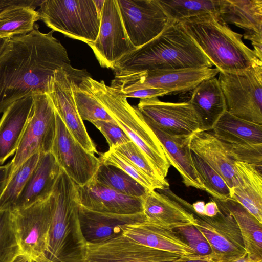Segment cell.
Segmentation results:
<instances>
[{"instance_id": "cell-1", "label": "cell", "mask_w": 262, "mask_h": 262, "mask_svg": "<svg viewBox=\"0 0 262 262\" xmlns=\"http://www.w3.org/2000/svg\"><path fill=\"white\" fill-rule=\"evenodd\" d=\"M37 24L25 34L13 36L0 54V113L14 102L46 93L55 72L71 65L68 52Z\"/></svg>"}, {"instance_id": "cell-2", "label": "cell", "mask_w": 262, "mask_h": 262, "mask_svg": "<svg viewBox=\"0 0 262 262\" xmlns=\"http://www.w3.org/2000/svg\"><path fill=\"white\" fill-rule=\"evenodd\" d=\"M212 68V64L180 22L168 20L155 38L121 58L114 75L154 70Z\"/></svg>"}, {"instance_id": "cell-3", "label": "cell", "mask_w": 262, "mask_h": 262, "mask_svg": "<svg viewBox=\"0 0 262 262\" xmlns=\"http://www.w3.org/2000/svg\"><path fill=\"white\" fill-rule=\"evenodd\" d=\"M202 51L220 72L238 73L262 65L253 51L243 41V35L221 23L212 14L180 21Z\"/></svg>"}, {"instance_id": "cell-4", "label": "cell", "mask_w": 262, "mask_h": 262, "mask_svg": "<svg viewBox=\"0 0 262 262\" xmlns=\"http://www.w3.org/2000/svg\"><path fill=\"white\" fill-rule=\"evenodd\" d=\"M50 198L52 216L46 257L53 262H81L86 242L79 219L77 185L62 169Z\"/></svg>"}, {"instance_id": "cell-5", "label": "cell", "mask_w": 262, "mask_h": 262, "mask_svg": "<svg viewBox=\"0 0 262 262\" xmlns=\"http://www.w3.org/2000/svg\"><path fill=\"white\" fill-rule=\"evenodd\" d=\"M87 79L107 113L143 151L161 176L165 179L171 166L167 155L137 107L130 105L126 97L107 85L103 80L97 81L90 76Z\"/></svg>"}, {"instance_id": "cell-6", "label": "cell", "mask_w": 262, "mask_h": 262, "mask_svg": "<svg viewBox=\"0 0 262 262\" xmlns=\"http://www.w3.org/2000/svg\"><path fill=\"white\" fill-rule=\"evenodd\" d=\"M39 6L40 19L52 30L88 45L96 39L100 19L93 0H42Z\"/></svg>"}, {"instance_id": "cell-7", "label": "cell", "mask_w": 262, "mask_h": 262, "mask_svg": "<svg viewBox=\"0 0 262 262\" xmlns=\"http://www.w3.org/2000/svg\"><path fill=\"white\" fill-rule=\"evenodd\" d=\"M226 111L243 120L262 125V65L238 73H219Z\"/></svg>"}, {"instance_id": "cell-8", "label": "cell", "mask_w": 262, "mask_h": 262, "mask_svg": "<svg viewBox=\"0 0 262 262\" xmlns=\"http://www.w3.org/2000/svg\"><path fill=\"white\" fill-rule=\"evenodd\" d=\"M33 98L29 121L11 161L12 173L33 155L51 152L56 128L55 109L47 93L35 94Z\"/></svg>"}, {"instance_id": "cell-9", "label": "cell", "mask_w": 262, "mask_h": 262, "mask_svg": "<svg viewBox=\"0 0 262 262\" xmlns=\"http://www.w3.org/2000/svg\"><path fill=\"white\" fill-rule=\"evenodd\" d=\"M219 208L218 213L210 217L195 213V226L205 236L211 249L208 258L212 262H231L247 254L238 226L232 214L212 199Z\"/></svg>"}, {"instance_id": "cell-10", "label": "cell", "mask_w": 262, "mask_h": 262, "mask_svg": "<svg viewBox=\"0 0 262 262\" xmlns=\"http://www.w3.org/2000/svg\"><path fill=\"white\" fill-rule=\"evenodd\" d=\"M71 65L56 70L52 77L47 94L56 112L73 137L88 151L98 153L77 110L73 93L74 81L88 74Z\"/></svg>"}, {"instance_id": "cell-11", "label": "cell", "mask_w": 262, "mask_h": 262, "mask_svg": "<svg viewBox=\"0 0 262 262\" xmlns=\"http://www.w3.org/2000/svg\"><path fill=\"white\" fill-rule=\"evenodd\" d=\"M11 216L22 253L33 259L46 256L52 216L50 196L11 211Z\"/></svg>"}, {"instance_id": "cell-12", "label": "cell", "mask_w": 262, "mask_h": 262, "mask_svg": "<svg viewBox=\"0 0 262 262\" xmlns=\"http://www.w3.org/2000/svg\"><path fill=\"white\" fill-rule=\"evenodd\" d=\"M88 46L100 65L113 70L121 58L137 49L127 35L117 0H105L98 36Z\"/></svg>"}, {"instance_id": "cell-13", "label": "cell", "mask_w": 262, "mask_h": 262, "mask_svg": "<svg viewBox=\"0 0 262 262\" xmlns=\"http://www.w3.org/2000/svg\"><path fill=\"white\" fill-rule=\"evenodd\" d=\"M56 121L51 153L60 168L76 185H84L92 180L100 164V160L73 137L56 111Z\"/></svg>"}, {"instance_id": "cell-14", "label": "cell", "mask_w": 262, "mask_h": 262, "mask_svg": "<svg viewBox=\"0 0 262 262\" xmlns=\"http://www.w3.org/2000/svg\"><path fill=\"white\" fill-rule=\"evenodd\" d=\"M181 256L140 244L122 234L100 243L86 242L81 262H173Z\"/></svg>"}, {"instance_id": "cell-15", "label": "cell", "mask_w": 262, "mask_h": 262, "mask_svg": "<svg viewBox=\"0 0 262 262\" xmlns=\"http://www.w3.org/2000/svg\"><path fill=\"white\" fill-rule=\"evenodd\" d=\"M117 1L127 35L136 49L157 37L168 23L158 0Z\"/></svg>"}, {"instance_id": "cell-16", "label": "cell", "mask_w": 262, "mask_h": 262, "mask_svg": "<svg viewBox=\"0 0 262 262\" xmlns=\"http://www.w3.org/2000/svg\"><path fill=\"white\" fill-rule=\"evenodd\" d=\"M137 108L143 117L165 134L187 137L199 131V123L189 102H169L158 97L141 99Z\"/></svg>"}, {"instance_id": "cell-17", "label": "cell", "mask_w": 262, "mask_h": 262, "mask_svg": "<svg viewBox=\"0 0 262 262\" xmlns=\"http://www.w3.org/2000/svg\"><path fill=\"white\" fill-rule=\"evenodd\" d=\"M80 206L95 212L122 215L143 213L142 198L128 196L92 180L77 185Z\"/></svg>"}, {"instance_id": "cell-18", "label": "cell", "mask_w": 262, "mask_h": 262, "mask_svg": "<svg viewBox=\"0 0 262 262\" xmlns=\"http://www.w3.org/2000/svg\"><path fill=\"white\" fill-rule=\"evenodd\" d=\"M216 18L243 29L244 39L251 41L262 61V0H221Z\"/></svg>"}, {"instance_id": "cell-19", "label": "cell", "mask_w": 262, "mask_h": 262, "mask_svg": "<svg viewBox=\"0 0 262 262\" xmlns=\"http://www.w3.org/2000/svg\"><path fill=\"white\" fill-rule=\"evenodd\" d=\"M142 200L145 221L149 223L173 230L196 224L192 205L185 200L182 206L156 190L147 192Z\"/></svg>"}, {"instance_id": "cell-20", "label": "cell", "mask_w": 262, "mask_h": 262, "mask_svg": "<svg viewBox=\"0 0 262 262\" xmlns=\"http://www.w3.org/2000/svg\"><path fill=\"white\" fill-rule=\"evenodd\" d=\"M122 234L146 246L182 256L196 255L173 230L168 229L146 221L122 226Z\"/></svg>"}, {"instance_id": "cell-21", "label": "cell", "mask_w": 262, "mask_h": 262, "mask_svg": "<svg viewBox=\"0 0 262 262\" xmlns=\"http://www.w3.org/2000/svg\"><path fill=\"white\" fill-rule=\"evenodd\" d=\"M79 219L86 242H102L122 234V226L145 220L144 213L122 215L88 210L79 205Z\"/></svg>"}, {"instance_id": "cell-22", "label": "cell", "mask_w": 262, "mask_h": 262, "mask_svg": "<svg viewBox=\"0 0 262 262\" xmlns=\"http://www.w3.org/2000/svg\"><path fill=\"white\" fill-rule=\"evenodd\" d=\"M33 104V96H28L14 102L3 112L0 120V165L16 152Z\"/></svg>"}, {"instance_id": "cell-23", "label": "cell", "mask_w": 262, "mask_h": 262, "mask_svg": "<svg viewBox=\"0 0 262 262\" xmlns=\"http://www.w3.org/2000/svg\"><path fill=\"white\" fill-rule=\"evenodd\" d=\"M61 169L51 152L40 154L38 162L16 201L15 210L48 198Z\"/></svg>"}, {"instance_id": "cell-24", "label": "cell", "mask_w": 262, "mask_h": 262, "mask_svg": "<svg viewBox=\"0 0 262 262\" xmlns=\"http://www.w3.org/2000/svg\"><path fill=\"white\" fill-rule=\"evenodd\" d=\"M235 183L230 198L262 223V167L234 161Z\"/></svg>"}, {"instance_id": "cell-25", "label": "cell", "mask_w": 262, "mask_h": 262, "mask_svg": "<svg viewBox=\"0 0 262 262\" xmlns=\"http://www.w3.org/2000/svg\"><path fill=\"white\" fill-rule=\"evenodd\" d=\"M199 123V131H210L226 111L224 96L217 78L205 80L193 90L188 101Z\"/></svg>"}, {"instance_id": "cell-26", "label": "cell", "mask_w": 262, "mask_h": 262, "mask_svg": "<svg viewBox=\"0 0 262 262\" xmlns=\"http://www.w3.org/2000/svg\"><path fill=\"white\" fill-rule=\"evenodd\" d=\"M143 118L160 140L170 165L178 170L185 186L204 190V185L198 177L193 164L191 151L189 145L190 136H170L150 121L144 117Z\"/></svg>"}, {"instance_id": "cell-27", "label": "cell", "mask_w": 262, "mask_h": 262, "mask_svg": "<svg viewBox=\"0 0 262 262\" xmlns=\"http://www.w3.org/2000/svg\"><path fill=\"white\" fill-rule=\"evenodd\" d=\"M189 145L192 151L222 177L231 191L236 180L234 161L221 142L210 131H198L190 137Z\"/></svg>"}, {"instance_id": "cell-28", "label": "cell", "mask_w": 262, "mask_h": 262, "mask_svg": "<svg viewBox=\"0 0 262 262\" xmlns=\"http://www.w3.org/2000/svg\"><path fill=\"white\" fill-rule=\"evenodd\" d=\"M213 199L223 205L235 219L249 258L254 262H262V223L233 199Z\"/></svg>"}, {"instance_id": "cell-29", "label": "cell", "mask_w": 262, "mask_h": 262, "mask_svg": "<svg viewBox=\"0 0 262 262\" xmlns=\"http://www.w3.org/2000/svg\"><path fill=\"white\" fill-rule=\"evenodd\" d=\"M212 130L213 135L221 141L262 144V125L243 120L226 111Z\"/></svg>"}, {"instance_id": "cell-30", "label": "cell", "mask_w": 262, "mask_h": 262, "mask_svg": "<svg viewBox=\"0 0 262 262\" xmlns=\"http://www.w3.org/2000/svg\"><path fill=\"white\" fill-rule=\"evenodd\" d=\"M89 73L78 77L73 82V93L78 113L83 121H115L92 91L87 77Z\"/></svg>"}, {"instance_id": "cell-31", "label": "cell", "mask_w": 262, "mask_h": 262, "mask_svg": "<svg viewBox=\"0 0 262 262\" xmlns=\"http://www.w3.org/2000/svg\"><path fill=\"white\" fill-rule=\"evenodd\" d=\"M35 7L16 5L0 13V37L11 38L32 31L36 21L40 19Z\"/></svg>"}, {"instance_id": "cell-32", "label": "cell", "mask_w": 262, "mask_h": 262, "mask_svg": "<svg viewBox=\"0 0 262 262\" xmlns=\"http://www.w3.org/2000/svg\"><path fill=\"white\" fill-rule=\"evenodd\" d=\"M168 20L180 22L191 17L212 14L217 17L221 0H158Z\"/></svg>"}, {"instance_id": "cell-33", "label": "cell", "mask_w": 262, "mask_h": 262, "mask_svg": "<svg viewBox=\"0 0 262 262\" xmlns=\"http://www.w3.org/2000/svg\"><path fill=\"white\" fill-rule=\"evenodd\" d=\"M92 180L128 196L142 198L149 191L119 168L101 162Z\"/></svg>"}, {"instance_id": "cell-34", "label": "cell", "mask_w": 262, "mask_h": 262, "mask_svg": "<svg viewBox=\"0 0 262 262\" xmlns=\"http://www.w3.org/2000/svg\"><path fill=\"white\" fill-rule=\"evenodd\" d=\"M40 154L27 159L13 172L0 196V211L15 210L16 201L32 172L35 167Z\"/></svg>"}, {"instance_id": "cell-35", "label": "cell", "mask_w": 262, "mask_h": 262, "mask_svg": "<svg viewBox=\"0 0 262 262\" xmlns=\"http://www.w3.org/2000/svg\"><path fill=\"white\" fill-rule=\"evenodd\" d=\"M196 172L204 190L218 200L230 198L231 191L222 177L196 154L191 152Z\"/></svg>"}, {"instance_id": "cell-36", "label": "cell", "mask_w": 262, "mask_h": 262, "mask_svg": "<svg viewBox=\"0 0 262 262\" xmlns=\"http://www.w3.org/2000/svg\"><path fill=\"white\" fill-rule=\"evenodd\" d=\"M111 149L125 156L145 173L152 182L156 190L169 187L166 179L161 176L143 151L132 141Z\"/></svg>"}, {"instance_id": "cell-37", "label": "cell", "mask_w": 262, "mask_h": 262, "mask_svg": "<svg viewBox=\"0 0 262 262\" xmlns=\"http://www.w3.org/2000/svg\"><path fill=\"white\" fill-rule=\"evenodd\" d=\"M14 229L11 212L0 211V262H11L21 254Z\"/></svg>"}, {"instance_id": "cell-38", "label": "cell", "mask_w": 262, "mask_h": 262, "mask_svg": "<svg viewBox=\"0 0 262 262\" xmlns=\"http://www.w3.org/2000/svg\"><path fill=\"white\" fill-rule=\"evenodd\" d=\"M100 161L103 163L117 167L131 176L148 191L156 190L151 180L125 156L110 149L100 155Z\"/></svg>"}, {"instance_id": "cell-39", "label": "cell", "mask_w": 262, "mask_h": 262, "mask_svg": "<svg viewBox=\"0 0 262 262\" xmlns=\"http://www.w3.org/2000/svg\"><path fill=\"white\" fill-rule=\"evenodd\" d=\"M221 142L228 156L233 161L262 167V144Z\"/></svg>"}, {"instance_id": "cell-40", "label": "cell", "mask_w": 262, "mask_h": 262, "mask_svg": "<svg viewBox=\"0 0 262 262\" xmlns=\"http://www.w3.org/2000/svg\"><path fill=\"white\" fill-rule=\"evenodd\" d=\"M184 238L185 241L199 256H207L211 254V249L208 241L197 228L192 225H186L175 229Z\"/></svg>"}, {"instance_id": "cell-41", "label": "cell", "mask_w": 262, "mask_h": 262, "mask_svg": "<svg viewBox=\"0 0 262 262\" xmlns=\"http://www.w3.org/2000/svg\"><path fill=\"white\" fill-rule=\"evenodd\" d=\"M106 139L110 149L125 144L130 139L116 121L96 120L91 122Z\"/></svg>"}, {"instance_id": "cell-42", "label": "cell", "mask_w": 262, "mask_h": 262, "mask_svg": "<svg viewBox=\"0 0 262 262\" xmlns=\"http://www.w3.org/2000/svg\"><path fill=\"white\" fill-rule=\"evenodd\" d=\"M118 93L126 98L129 97L140 98V99L158 97V96H163L167 95V93L162 90L152 88L138 89L134 91Z\"/></svg>"}, {"instance_id": "cell-43", "label": "cell", "mask_w": 262, "mask_h": 262, "mask_svg": "<svg viewBox=\"0 0 262 262\" xmlns=\"http://www.w3.org/2000/svg\"><path fill=\"white\" fill-rule=\"evenodd\" d=\"M41 1L34 0H0V13L12 6L16 5H28L34 7L40 6Z\"/></svg>"}, {"instance_id": "cell-44", "label": "cell", "mask_w": 262, "mask_h": 262, "mask_svg": "<svg viewBox=\"0 0 262 262\" xmlns=\"http://www.w3.org/2000/svg\"><path fill=\"white\" fill-rule=\"evenodd\" d=\"M12 172V163H10L4 166H0V196L6 186Z\"/></svg>"}, {"instance_id": "cell-45", "label": "cell", "mask_w": 262, "mask_h": 262, "mask_svg": "<svg viewBox=\"0 0 262 262\" xmlns=\"http://www.w3.org/2000/svg\"><path fill=\"white\" fill-rule=\"evenodd\" d=\"M219 211V208L216 202L213 199L205 204L204 215L212 217L215 216Z\"/></svg>"}, {"instance_id": "cell-46", "label": "cell", "mask_w": 262, "mask_h": 262, "mask_svg": "<svg viewBox=\"0 0 262 262\" xmlns=\"http://www.w3.org/2000/svg\"><path fill=\"white\" fill-rule=\"evenodd\" d=\"M173 262H212L204 259L202 256L196 255L188 256H181L179 259Z\"/></svg>"}, {"instance_id": "cell-47", "label": "cell", "mask_w": 262, "mask_h": 262, "mask_svg": "<svg viewBox=\"0 0 262 262\" xmlns=\"http://www.w3.org/2000/svg\"><path fill=\"white\" fill-rule=\"evenodd\" d=\"M205 203L203 201H198L192 205V209L198 214L204 215Z\"/></svg>"}, {"instance_id": "cell-48", "label": "cell", "mask_w": 262, "mask_h": 262, "mask_svg": "<svg viewBox=\"0 0 262 262\" xmlns=\"http://www.w3.org/2000/svg\"><path fill=\"white\" fill-rule=\"evenodd\" d=\"M11 262H35L29 256L21 253L16 256Z\"/></svg>"}, {"instance_id": "cell-49", "label": "cell", "mask_w": 262, "mask_h": 262, "mask_svg": "<svg viewBox=\"0 0 262 262\" xmlns=\"http://www.w3.org/2000/svg\"><path fill=\"white\" fill-rule=\"evenodd\" d=\"M105 0H93L98 17L100 19Z\"/></svg>"}, {"instance_id": "cell-50", "label": "cell", "mask_w": 262, "mask_h": 262, "mask_svg": "<svg viewBox=\"0 0 262 262\" xmlns=\"http://www.w3.org/2000/svg\"><path fill=\"white\" fill-rule=\"evenodd\" d=\"M10 38L5 37L2 38L0 37V54L3 51V49L5 47L6 45L8 43Z\"/></svg>"}, {"instance_id": "cell-51", "label": "cell", "mask_w": 262, "mask_h": 262, "mask_svg": "<svg viewBox=\"0 0 262 262\" xmlns=\"http://www.w3.org/2000/svg\"><path fill=\"white\" fill-rule=\"evenodd\" d=\"M231 262H254L253 260H252L251 259H250L247 255H245L242 257H241L235 260H234Z\"/></svg>"}, {"instance_id": "cell-52", "label": "cell", "mask_w": 262, "mask_h": 262, "mask_svg": "<svg viewBox=\"0 0 262 262\" xmlns=\"http://www.w3.org/2000/svg\"><path fill=\"white\" fill-rule=\"evenodd\" d=\"M35 262H53L48 259L46 256H41L33 259Z\"/></svg>"}]
</instances>
